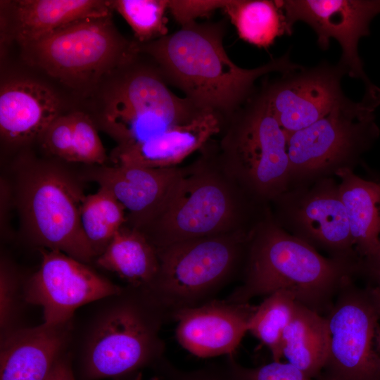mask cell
<instances>
[{
	"label": "cell",
	"instance_id": "1",
	"mask_svg": "<svg viewBox=\"0 0 380 380\" xmlns=\"http://www.w3.org/2000/svg\"><path fill=\"white\" fill-rule=\"evenodd\" d=\"M224 21H196L158 39L138 43L139 51L150 58L167 84L179 89L198 109L219 115L223 122L255 92L256 80L269 73L285 74L303 66L287 53L259 67L246 69L227 56Z\"/></svg>",
	"mask_w": 380,
	"mask_h": 380
},
{
	"label": "cell",
	"instance_id": "2",
	"mask_svg": "<svg viewBox=\"0 0 380 380\" xmlns=\"http://www.w3.org/2000/svg\"><path fill=\"white\" fill-rule=\"evenodd\" d=\"M93 303L70 343L80 379L121 378L163 362L160 333L170 319L146 289L127 285Z\"/></svg>",
	"mask_w": 380,
	"mask_h": 380
},
{
	"label": "cell",
	"instance_id": "3",
	"mask_svg": "<svg viewBox=\"0 0 380 380\" xmlns=\"http://www.w3.org/2000/svg\"><path fill=\"white\" fill-rule=\"evenodd\" d=\"M360 268V264L324 258L267 213L251 229L241 284L227 300L248 303L284 290L320 314L329 312L341 287Z\"/></svg>",
	"mask_w": 380,
	"mask_h": 380
},
{
	"label": "cell",
	"instance_id": "4",
	"mask_svg": "<svg viewBox=\"0 0 380 380\" xmlns=\"http://www.w3.org/2000/svg\"><path fill=\"white\" fill-rule=\"evenodd\" d=\"M207 145V144H206ZM182 168L163 205L140 231L158 249L172 243L251 229L253 201L222 170L214 148Z\"/></svg>",
	"mask_w": 380,
	"mask_h": 380
},
{
	"label": "cell",
	"instance_id": "5",
	"mask_svg": "<svg viewBox=\"0 0 380 380\" xmlns=\"http://www.w3.org/2000/svg\"><path fill=\"white\" fill-rule=\"evenodd\" d=\"M221 132L217 161L253 201H274L289 189L288 135L261 89L224 121Z\"/></svg>",
	"mask_w": 380,
	"mask_h": 380
},
{
	"label": "cell",
	"instance_id": "6",
	"mask_svg": "<svg viewBox=\"0 0 380 380\" xmlns=\"http://www.w3.org/2000/svg\"><path fill=\"white\" fill-rule=\"evenodd\" d=\"M140 56L110 75L94 122L116 141L117 149L141 144L206 113L172 93L154 62H144Z\"/></svg>",
	"mask_w": 380,
	"mask_h": 380
},
{
	"label": "cell",
	"instance_id": "7",
	"mask_svg": "<svg viewBox=\"0 0 380 380\" xmlns=\"http://www.w3.org/2000/svg\"><path fill=\"white\" fill-rule=\"evenodd\" d=\"M15 202L24 229L39 248L88 264L96 258L85 237L80 211L86 195L64 167L24 155L17 163Z\"/></svg>",
	"mask_w": 380,
	"mask_h": 380
},
{
	"label": "cell",
	"instance_id": "8",
	"mask_svg": "<svg viewBox=\"0 0 380 380\" xmlns=\"http://www.w3.org/2000/svg\"><path fill=\"white\" fill-rule=\"evenodd\" d=\"M252 228L156 249L159 270L146 289L170 320L214 299L241 272Z\"/></svg>",
	"mask_w": 380,
	"mask_h": 380
},
{
	"label": "cell",
	"instance_id": "9",
	"mask_svg": "<svg viewBox=\"0 0 380 380\" xmlns=\"http://www.w3.org/2000/svg\"><path fill=\"white\" fill-rule=\"evenodd\" d=\"M21 48L30 65L82 93L139 53L137 42L119 32L112 15L75 22Z\"/></svg>",
	"mask_w": 380,
	"mask_h": 380
},
{
	"label": "cell",
	"instance_id": "10",
	"mask_svg": "<svg viewBox=\"0 0 380 380\" xmlns=\"http://www.w3.org/2000/svg\"><path fill=\"white\" fill-rule=\"evenodd\" d=\"M380 88L360 101L345 96L326 116L288 136L290 186L352 169L378 134L374 110Z\"/></svg>",
	"mask_w": 380,
	"mask_h": 380
},
{
	"label": "cell",
	"instance_id": "11",
	"mask_svg": "<svg viewBox=\"0 0 380 380\" xmlns=\"http://www.w3.org/2000/svg\"><path fill=\"white\" fill-rule=\"evenodd\" d=\"M329 354L317 380H380L374 337L380 315L367 288L347 281L326 317Z\"/></svg>",
	"mask_w": 380,
	"mask_h": 380
},
{
	"label": "cell",
	"instance_id": "12",
	"mask_svg": "<svg viewBox=\"0 0 380 380\" xmlns=\"http://www.w3.org/2000/svg\"><path fill=\"white\" fill-rule=\"evenodd\" d=\"M39 252L40 266L24 281L23 295L25 303L42 308L45 323L69 322L78 308L122 289L61 251L39 248Z\"/></svg>",
	"mask_w": 380,
	"mask_h": 380
},
{
	"label": "cell",
	"instance_id": "13",
	"mask_svg": "<svg viewBox=\"0 0 380 380\" xmlns=\"http://www.w3.org/2000/svg\"><path fill=\"white\" fill-rule=\"evenodd\" d=\"M283 13L286 32L291 35L295 23L308 24L317 35L321 49L330 39L341 48L338 63L353 78L361 80L366 90L376 87L367 77L358 53L362 37L369 35L372 19L380 13V0H277Z\"/></svg>",
	"mask_w": 380,
	"mask_h": 380
},
{
	"label": "cell",
	"instance_id": "14",
	"mask_svg": "<svg viewBox=\"0 0 380 380\" xmlns=\"http://www.w3.org/2000/svg\"><path fill=\"white\" fill-rule=\"evenodd\" d=\"M278 202L279 216L293 235L331 258L361 264L350 234L338 184L327 177L300 192H285Z\"/></svg>",
	"mask_w": 380,
	"mask_h": 380
},
{
	"label": "cell",
	"instance_id": "15",
	"mask_svg": "<svg viewBox=\"0 0 380 380\" xmlns=\"http://www.w3.org/2000/svg\"><path fill=\"white\" fill-rule=\"evenodd\" d=\"M346 70L326 61L282 74L261 89L270 110L289 136L326 116L346 96L341 80Z\"/></svg>",
	"mask_w": 380,
	"mask_h": 380
},
{
	"label": "cell",
	"instance_id": "16",
	"mask_svg": "<svg viewBox=\"0 0 380 380\" xmlns=\"http://www.w3.org/2000/svg\"><path fill=\"white\" fill-rule=\"evenodd\" d=\"M256 306L214 298L179 311L176 338L188 352L199 357L233 355L248 331Z\"/></svg>",
	"mask_w": 380,
	"mask_h": 380
},
{
	"label": "cell",
	"instance_id": "17",
	"mask_svg": "<svg viewBox=\"0 0 380 380\" xmlns=\"http://www.w3.org/2000/svg\"><path fill=\"white\" fill-rule=\"evenodd\" d=\"M182 172L178 166L96 165L84 178L110 191L125 209V225L141 230L160 209Z\"/></svg>",
	"mask_w": 380,
	"mask_h": 380
},
{
	"label": "cell",
	"instance_id": "18",
	"mask_svg": "<svg viewBox=\"0 0 380 380\" xmlns=\"http://www.w3.org/2000/svg\"><path fill=\"white\" fill-rule=\"evenodd\" d=\"M1 41L20 46L75 22L106 17L113 11L106 0H16L1 1Z\"/></svg>",
	"mask_w": 380,
	"mask_h": 380
},
{
	"label": "cell",
	"instance_id": "19",
	"mask_svg": "<svg viewBox=\"0 0 380 380\" xmlns=\"http://www.w3.org/2000/svg\"><path fill=\"white\" fill-rule=\"evenodd\" d=\"M74 320L19 327L1 337L0 380H46L70 346Z\"/></svg>",
	"mask_w": 380,
	"mask_h": 380
},
{
	"label": "cell",
	"instance_id": "20",
	"mask_svg": "<svg viewBox=\"0 0 380 380\" xmlns=\"http://www.w3.org/2000/svg\"><path fill=\"white\" fill-rule=\"evenodd\" d=\"M61 103L46 85L25 79H11L0 89V132L7 144L24 146L39 139L61 115Z\"/></svg>",
	"mask_w": 380,
	"mask_h": 380
},
{
	"label": "cell",
	"instance_id": "21",
	"mask_svg": "<svg viewBox=\"0 0 380 380\" xmlns=\"http://www.w3.org/2000/svg\"><path fill=\"white\" fill-rule=\"evenodd\" d=\"M223 120L206 112L192 121L174 126L147 141L123 149L114 148L113 165H133L148 168L177 165L194 151L202 149L221 132Z\"/></svg>",
	"mask_w": 380,
	"mask_h": 380
},
{
	"label": "cell",
	"instance_id": "22",
	"mask_svg": "<svg viewBox=\"0 0 380 380\" xmlns=\"http://www.w3.org/2000/svg\"><path fill=\"white\" fill-rule=\"evenodd\" d=\"M338 191L345 206L355 250L362 262L373 260L380 248V184L342 169Z\"/></svg>",
	"mask_w": 380,
	"mask_h": 380
},
{
	"label": "cell",
	"instance_id": "23",
	"mask_svg": "<svg viewBox=\"0 0 380 380\" xmlns=\"http://www.w3.org/2000/svg\"><path fill=\"white\" fill-rule=\"evenodd\" d=\"M329 340L327 318L296 302L283 335V357L309 378H317L328 357Z\"/></svg>",
	"mask_w": 380,
	"mask_h": 380
},
{
	"label": "cell",
	"instance_id": "24",
	"mask_svg": "<svg viewBox=\"0 0 380 380\" xmlns=\"http://www.w3.org/2000/svg\"><path fill=\"white\" fill-rule=\"evenodd\" d=\"M95 262L116 274L127 285L145 289L151 284L159 270L156 248L140 230L126 225L116 233Z\"/></svg>",
	"mask_w": 380,
	"mask_h": 380
},
{
	"label": "cell",
	"instance_id": "25",
	"mask_svg": "<svg viewBox=\"0 0 380 380\" xmlns=\"http://www.w3.org/2000/svg\"><path fill=\"white\" fill-rule=\"evenodd\" d=\"M223 10L239 37L259 48H268L286 34L277 0H227Z\"/></svg>",
	"mask_w": 380,
	"mask_h": 380
},
{
	"label": "cell",
	"instance_id": "26",
	"mask_svg": "<svg viewBox=\"0 0 380 380\" xmlns=\"http://www.w3.org/2000/svg\"><path fill=\"white\" fill-rule=\"evenodd\" d=\"M80 222L97 257L126 224V211L110 191L99 186L96 193L86 196L80 211Z\"/></svg>",
	"mask_w": 380,
	"mask_h": 380
},
{
	"label": "cell",
	"instance_id": "27",
	"mask_svg": "<svg viewBox=\"0 0 380 380\" xmlns=\"http://www.w3.org/2000/svg\"><path fill=\"white\" fill-rule=\"evenodd\" d=\"M296 302L291 292L276 291L256 306L250 319L248 331L267 346L273 361L280 362L283 357V335L292 318Z\"/></svg>",
	"mask_w": 380,
	"mask_h": 380
},
{
	"label": "cell",
	"instance_id": "28",
	"mask_svg": "<svg viewBox=\"0 0 380 380\" xmlns=\"http://www.w3.org/2000/svg\"><path fill=\"white\" fill-rule=\"evenodd\" d=\"M110 5L129 24L138 43L167 35L168 0H113Z\"/></svg>",
	"mask_w": 380,
	"mask_h": 380
},
{
	"label": "cell",
	"instance_id": "29",
	"mask_svg": "<svg viewBox=\"0 0 380 380\" xmlns=\"http://www.w3.org/2000/svg\"><path fill=\"white\" fill-rule=\"evenodd\" d=\"M24 281L13 267L5 258L1 259L0 269V328L1 337L19 328L16 319L23 295Z\"/></svg>",
	"mask_w": 380,
	"mask_h": 380
},
{
	"label": "cell",
	"instance_id": "30",
	"mask_svg": "<svg viewBox=\"0 0 380 380\" xmlns=\"http://www.w3.org/2000/svg\"><path fill=\"white\" fill-rule=\"evenodd\" d=\"M72 115L75 163L103 165L107 156L92 118L81 111Z\"/></svg>",
	"mask_w": 380,
	"mask_h": 380
},
{
	"label": "cell",
	"instance_id": "31",
	"mask_svg": "<svg viewBox=\"0 0 380 380\" xmlns=\"http://www.w3.org/2000/svg\"><path fill=\"white\" fill-rule=\"evenodd\" d=\"M39 140L49 154L66 162L75 163L72 113L56 118Z\"/></svg>",
	"mask_w": 380,
	"mask_h": 380
},
{
	"label": "cell",
	"instance_id": "32",
	"mask_svg": "<svg viewBox=\"0 0 380 380\" xmlns=\"http://www.w3.org/2000/svg\"><path fill=\"white\" fill-rule=\"evenodd\" d=\"M232 355L220 363H212L192 371H182L163 360L158 366L163 371L164 380H241L235 372Z\"/></svg>",
	"mask_w": 380,
	"mask_h": 380
},
{
	"label": "cell",
	"instance_id": "33",
	"mask_svg": "<svg viewBox=\"0 0 380 380\" xmlns=\"http://www.w3.org/2000/svg\"><path fill=\"white\" fill-rule=\"evenodd\" d=\"M232 363L241 380H312L288 362L273 361L251 368L239 365L232 355Z\"/></svg>",
	"mask_w": 380,
	"mask_h": 380
},
{
	"label": "cell",
	"instance_id": "34",
	"mask_svg": "<svg viewBox=\"0 0 380 380\" xmlns=\"http://www.w3.org/2000/svg\"><path fill=\"white\" fill-rule=\"evenodd\" d=\"M227 1L168 0V11L181 26L196 21L218 8L223 9Z\"/></svg>",
	"mask_w": 380,
	"mask_h": 380
},
{
	"label": "cell",
	"instance_id": "35",
	"mask_svg": "<svg viewBox=\"0 0 380 380\" xmlns=\"http://www.w3.org/2000/svg\"><path fill=\"white\" fill-rule=\"evenodd\" d=\"M46 380H76L70 349L58 360Z\"/></svg>",
	"mask_w": 380,
	"mask_h": 380
},
{
	"label": "cell",
	"instance_id": "36",
	"mask_svg": "<svg viewBox=\"0 0 380 380\" xmlns=\"http://www.w3.org/2000/svg\"><path fill=\"white\" fill-rule=\"evenodd\" d=\"M362 269L370 276L372 283L366 288L380 315V267L363 264Z\"/></svg>",
	"mask_w": 380,
	"mask_h": 380
},
{
	"label": "cell",
	"instance_id": "37",
	"mask_svg": "<svg viewBox=\"0 0 380 380\" xmlns=\"http://www.w3.org/2000/svg\"><path fill=\"white\" fill-rule=\"evenodd\" d=\"M374 346L375 349L379 354V359H380V324H379L375 333V337H374Z\"/></svg>",
	"mask_w": 380,
	"mask_h": 380
},
{
	"label": "cell",
	"instance_id": "38",
	"mask_svg": "<svg viewBox=\"0 0 380 380\" xmlns=\"http://www.w3.org/2000/svg\"><path fill=\"white\" fill-rule=\"evenodd\" d=\"M364 264L380 267V248L376 258L370 262H364Z\"/></svg>",
	"mask_w": 380,
	"mask_h": 380
},
{
	"label": "cell",
	"instance_id": "39",
	"mask_svg": "<svg viewBox=\"0 0 380 380\" xmlns=\"http://www.w3.org/2000/svg\"><path fill=\"white\" fill-rule=\"evenodd\" d=\"M133 380H141V374L139 373Z\"/></svg>",
	"mask_w": 380,
	"mask_h": 380
}]
</instances>
